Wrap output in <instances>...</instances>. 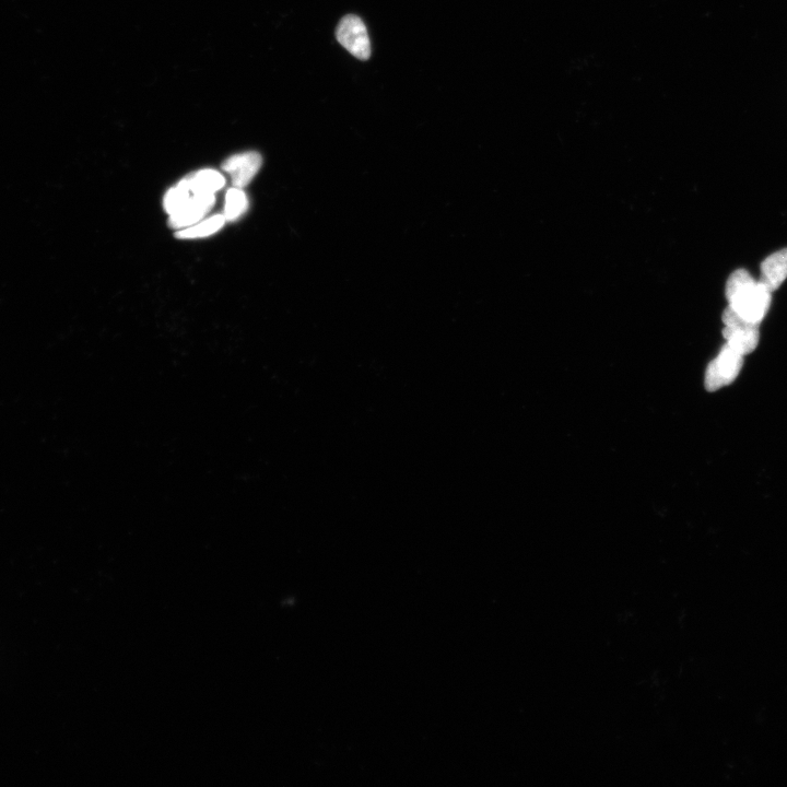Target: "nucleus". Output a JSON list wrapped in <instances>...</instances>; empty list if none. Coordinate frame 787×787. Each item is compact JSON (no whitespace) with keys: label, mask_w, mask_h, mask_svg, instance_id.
Here are the masks:
<instances>
[{"label":"nucleus","mask_w":787,"mask_h":787,"mask_svg":"<svg viewBox=\"0 0 787 787\" xmlns=\"http://www.w3.org/2000/svg\"><path fill=\"white\" fill-rule=\"evenodd\" d=\"M770 292L765 286L756 281L747 270L738 269L726 285V297L731 307L744 320L760 324L771 304Z\"/></svg>","instance_id":"f257e3e1"},{"label":"nucleus","mask_w":787,"mask_h":787,"mask_svg":"<svg viewBox=\"0 0 787 787\" xmlns=\"http://www.w3.org/2000/svg\"><path fill=\"white\" fill-rule=\"evenodd\" d=\"M723 322L725 324L723 335L727 345L738 354L746 356L757 348L760 339L759 324L744 320L731 307H727L724 311Z\"/></svg>","instance_id":"f03ea898"},{"label":"nucleus","mask_w":787,"mask_h":787,"mask_svg":"<svg viewBox=\"0 0 787 787\" xmlns=\"http://www.w3.org/2000/svg\"><path fill=\"white\" fill-rule=\"evenodd\" d=\"M744 364V356L726 345L718 358L714 359L706 373V387L709 392H715L726 385L733 383Z\"/></svg>","instance_id":"7ed1b4c3"},{"label":"nucleus","mask_w":787,"mask_h":787,"mask_svg":"<svg viewBox=\"0 0 787 787\" xmlns=\"http://www.w3.org/2000/svg\"><path fill=\"white\" fill-rule=\"evenodd\" d=\"M337 40L344 48L361 61L369 60L371 42L366 25L361 18L349 15L340 20L336 31Z\"/></svg>","instance_id":"20e7f679"},{"label":"nucleus","mask_w":787,"mask_h":787,"mask_svg":"<svg viewBox=\"0 0 787 787\" xmlns=\"http://www.w3.org/2000/svg\"><path fill=\"white\" fill-rule=\"evenodd\" d=\"M263 158L258 152H243L232 156L222 164V169L231 175L232 184L238 189L248 186L260 171Z\"/></svg>","instance_id":"39448f33"},{"label":"nucleus","mask_w":787,"mask_h":787,"mask_svg":"<svg viewBox=\"0 0 787 787\" xmlns=\"http://www.w3.org/2000/svg\"><path fill=\"white\" fill-rule=\"evenodd\" d=\"M214 205V194H192L178 213L170 216L169 226L175 229L192 227L201 221Z\"/></svg>","instance_id":"423d86ee"},{"label":"nucleus","mask_w":787,"mask_h":787,"mask_svg":"<svg viewBox=\"0 0 787 787\" xmlns=\"http://www.w3.org/2000/svg\"><path fill=\"white\" fill-rule=\"evenodd\" d=\"M787 278V249L770 255L761 265L760 284L770 292L778 290Z\"/></svg>","instance_id":"0eeeda50"},{"label":"nucleus","mask_w":787,"mask_h":787,"mask_svg":"<svg viewBox=\"0 0 787 787\" xmlns=\"http://www.w3.org/2000/svg\"><path fill=\"white\" fill-rule=\"evenodd\" d=\"M192 194H215L226 184L225 178L215 170H203L184 179Z\"/></svg>","instance_id":"6e6552de"},{"label":"nucleus","mask_w":787,"mask_h":787,"mask_svg":"<svg viewBox=\"0 0 787 787\" xmlns=\"http://www.w3.org/2000/svg\"><path fill=\"white\" fill-rule=\"evenodd\" d=\"M225 216L217 215L175 234L179 239H197L213 236L226 223Z\"/></svg>","instance_id":"1a4fd4ad"},{"label":"nucleus","mask_w":787,"mask_h":787,"mask_svg":"<svg viewBox=\"0 0 787 787\" xmlns=\"http://www.w3.org/2000/svg\"><path fill=\"white\" fill-rule=\"evenodd\" d=\"M248 205V197H246L245 193L238 187H233L227 193L225 215L223 216H225L227 221L237 220L248 209Z\"/></svg>","instance_id":"9d476101"},{"label":"nucleus","mask_w":787,"mask_h":787,"mask_svg":"<svg viewBox=\"0 0 787 787\" xmlns=\"http://www.w3.org/2000/svg\"><path fill=\"white\" fill-rule=\"evenodd\" d=\"M192 196L189 185L185 180L181 181L178 186L173 187L164 198V209L172 216L186 204Z\"/></svg>","instance_id":"9b49d317"}]
</instances>
